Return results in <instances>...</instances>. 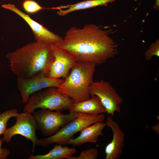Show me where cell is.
<instances>
[{"mask_svg": "<svg viewBox=\"0 0 159 159\" xmlns=\"http://www.w3.org/2000/svg\"><path fill=\"white\" fill-rule=\"evenodd\" d=\"M110 32L91 23L82 28L72 26L57 46L72 56L77 62L101 65L118 52V46L111 37Z\"/></svg>", "mask_w": 159, "mask_h": 159, "instance_id": "6da1fadb", "label": "cell"}, {"mask_svg": "<svg viewBox=\"0 0 159 159\" xmlns=\"http://www.w3.org/2000/svg\"><path fill=\"white\" fill-rule=\"evenodd\" d=\"M13 73L23 79L33 77L40 72L46 76L54 59L50 45L40 41L28 44L7 54Z\"/></svg>", "mask_w": 159, "mask_h": 159, "instance_id": "7a4b0ae2", "label": "cell"}, {"mask_svg": "<svg viewBox=\"0 0 159 159\" xmlns=\"http://www.w3.org/2000/svg\"><path fill=\"white\" fill-rule=\"evenodd\" d=\"M96 65L92 62H77L57 89L74 102L90 98L89 88L93 82Z\"/></svg>", "mask_w": 159, "mask_h": 159, "instance_id": "3957f363", "label": "cell"}, {"mask_svg": "<svg viewBox=\"0 0 159 159\" xmlns=\"http://www.w3.org/2000/svg\"><path fill=\"white\" fill-rule=\"evenodd\" d=\"M104 114L91 115L78 112L77 116L63 126L55 134L46 138H38L37 145L47 147L53 143L66 144L74 135L86 127L97 122H103Z\"/></svg>", "mask_w": 159, "mask_h": 159, "instance_id": "277c9868", "label": "cell"}, {"mask_svg": "<svg viewBox=\"0 0 159 159\" xmlns=\"http://www.w3.org/2000/svg\"><path fill=\"white\" fill-rule=\"evenodd\" d=\"M73 102L56 87H50L37 91L29 97L25 104L24 112L30 113L37 109H48L62 112L68 110Z\"/></svg>", "mask_w": 159, "mask_h": 159, "instance_id": "5b68a950", "label": "cell"}, {"mask_svg": "<svg viewBox=\"0 0 159 159\" xmlns=\"http://www.w3.org/2000/svg\"><path fill=\"white\" fill-rule=\"evenodd\" d=\"M37 129L43 135L50 136L56 133L63 125L76 117L78 112H62L48 109H41L32 113Z\"/></svg>", "mask_w": 159, "mask_h": 159, "instance_id": "8992f818", "label": "cell"}, {"mask_svg": "<svg viewBox=\"0 0 159 159\" xmlns=\"http://www.w3.org/2000/svg\"><path fill=\"white\" fill-rule=\"evenodd\" d=\"M89 91L90 96L99 97L108 115L112 117L115 112H121L120 105L123 99L108 82L103 80L93 81L90 86Z\"/></svg>", "mask_w": 159, "mask_h": 159, "instance_id": "52a82bcc", "label": "cell"}, {"mask_svg": "<svg viewBox=\"0 0 159 159\" xmlns=\"http://www.w3.org/2000/svg\"><path fill=\"white\" fill-rule=\"evenodd\" d=\"M16 122L14 125L7 129L3 134V142H10L14 135H19L26 139L30 140L32 143V151L35 152L37 138L36 135L37 130L34 120L32 113L24 112L19 113L15 117Z\"/></svg>", "mask_w": 159, "mask_h": 159, "instance_id": "ba28073f", "label": "cell"}, {"mask_svg": "<svg viewBox=\"0 0 159 159\" xmlns=\"http://www.w3.org/2000/svg\"><path fill=\"white\" fill-rule=\"evenodd\" d=\"M64 81V80L60 78H49L43 72H40L29 78H17L18 88L24 104L26 103L33 94L47 88H58Z\"/></svg>", "mask_w": 159, "mask_h": 159, "instance_id": "9c48e42d", "label": "cell"}, {"mask_svg": "<svg viewBox=\"0 0 159 159\" xmlns=\"http://www.w3.org/2000/svg\"><path fill=\"white\" fill-rule=\"evenodd\" d=\"M54 59L50 65L47 77L52 79L65 78L77 62L74 57L55 45H50Z\"/></svg>", "mask_w": 159, "mask_h": 159, "instance_id": "30bf717a", "label": "cell"}, {"mask_svg": "<svg viewBox=\"0 0 159 159\" xmlns=\"http://www.w3.org/2000/svg\"><path fill=\"white\" fill-rule=\"evenodd\" d=\"M2 6L18 14L28 24L32 30L36 40L41 41L49 45H58L62 40V37L32 19L28 15L21 11L14 5L8 4H4Z\"/></svg>", "mask_w": 159, "mask_h": 159, "instance_id": "8fae6325", "label": "cell"}, {"mask_svg": "<svg viewBox=\"0 0 159 159\" xmlns=\"http://www.w3.org/2000/svg\"><path fill=\"white\" fill-rule=\"evenodd\" d=\"M105 123L106 126L112 130L113 137L111 141L105 148V159H119L121 157L125 146V134L112 116H107Z\"/></svg>", "mask_w": 159, "mask_h": 159, "instance_id": "7c38bea8", "label": "cell"}, {"mask_svg": "<svg viewBox=\"0 0 159 159\" xmlns=\"http://www.w3.org/2000/svg\"><path fill=\"white\" fill-rule=\"evenodd\" d=\"M106 126L103 122H97L82 130L80 135L69 140L66 144L73 146H79L88 143H97L99 137L103 136V130Z\"/></svg>", "mask_w": 159, "mask_h": 159, "instance_id": "4fadbf2b", "label": "cell"}, {"mask_svg": "<svg viewBox=\"0 0 159 159\" xmlns=\"http://www.w3.org/2000/svg\"><path fill=\"white\" fill-rule=\"evenodd\" d=\"M69 112H82L91 115L107 113L106 110L96 96L81 101L73 102L69 106Z\"/></svg>", "mask_w": 159, "mask_h": 159, "instance_id": "5bb4252c", "label": "cell"}, {"mask_svg": "<svg viewBox=\"0 0 159 159\" xmlns=\"http://www.w3.org/2000/svg\"><path fill=\"white\" fill-rule=\"evenodd\" d=\"M61 144H56L49 152L44 155L32 154L28 159H70L76 152V150L73 147L69 148L63 146Z\"/></svg>", "mask_w": 159, "mask_h": 159, "instance_id": "9a60e30c", "label": "cell"}, {"mask_svg": "<svg viewBox=\"0 0 159 159\" xmlns=\"http://www.w3.org/2000/svg\"><path fill=\"white\" fill-rule=\"evenodd\" d=\"M117 0H87L74 4L60 6L54 8L59 10L57 13L60 16H63L74 11L85 9L103 5H106Z\"/></svg>", "mask_w": 159, "mask_h": 159, "instance_id": "2e32d148", "label": "cell"}, {"mask_svg": "<svg viewBox=\"0 0 159 159\" xmlns=\"http://www.w3.org/2000/svg\"><path fill=\"white\" fill-rule=\"evenodd\" d=\"M19 113L17 110L13 108L0 113V135L4 134L7 129V123L10 118L15 117Z\"/></svg>", "mask_w": 159, "mask_h": 159, "instance_id": "e0dca14e", "label": "cell"}, {"mask_svg": "<svg viewBox=\"0 0 159 159\" xmlns=\"http://www.w3.org/2000/svg\"><path fill=\"white\" fill-rule=\"evenodd\" d=\"M98 155L97 149L93 148L82 151L78 156H72L70 159H96Z\"/></svg>", "mask_w": 159, "mask_h": 159, "instance_id": "ac0fdd59", "label": "cell"}, {"mask_svg": "<svg viewBox=\"0 0 159 159\" xmlns=\"http://www.w3.org/2000/svg\"><path fill=\"white\" fill-rule=\"evenodd\" d=\"M145 59L147 61H150L154 56L159 57V40L157 39L153 42L147 50L145 54Z\"/></svg>", "mask_w": 159, "mask_h": 159, "instance_id": "d6986e66", "label": "cell"}, {"mask_svg": "<svg viewBox=\"0 0 159 159\" xmlns=\"http://www.w3.org/2000/svg\"><path fill=\"white\" fill-rule=\"evenodd\" d=\"M23 7L27 12L33 13L44 9L35 1L31 0H26L23 3Z\"/></svg>", "mask_w": 159, "mask_h": 159, "instance_id": "ffe728a7", "label": "cell"}, {"mask_svg": "<svg viewBox=\"0 0 159 159\" xmlns=\"http://www.w3.org/2000/svg\"><path fill=\"white\" fill-rule=\"evenodd\" d=\"M3 142V138H0V159H6L10 154V151L8 149L1 148Z\"/></svg>", "mask_w": 159, "mask_h": 159, "instance_id": "44dd1931", "label": "cell"}, {"mask_svg": "<svg viewBox=\"0 0 159 159\" xmlns=\"http://www.w3.org/2000/svg\"><path fill=\"white\" fill-rule=\"evenodd\" d=\"M151 129L154 132H155L158 135L159 134V122L153 126H152Z\"/></svg>", "mask_w": 159, "mask_h": 159, "instance_id": "7402d4cb", "label": "cell"}, {"mask_svg": "<svg viewBox=\"0 0 159 159\" xmlns=\"http://www.w3.org/2000/svg\"><path fill=\"white\" fill-rule=\"evenodd\" d=\"M159 7V0H155V2L154 6V8L158 10Z\"/></svg>", "mask_w": 159, "mask_h": 159, "instance_id": "603a6c76", "label": "cell"}]
</instances>
